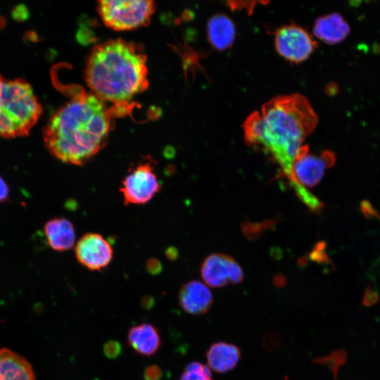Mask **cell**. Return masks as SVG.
<instances>
[{
	"mask_svg": "<svg viewBox=\"0 0 380 380\" xmlns=\"http://www.w3.org/2000/svg\"><path fill=\"white\" fill-rule=\"evenodd\" d=\"M97 8L107 27L125 31L148 25L156 6L151 0H103L98 1Z\"/></svg>",
	"mask_w": 380,
	"mask_h": 380,
	"instance_id": "5",
	"label": "cell"
},
{
	"mask_svg": "<svg viewBox=\"0 0 380 380\" xmlns=\"http://www.w3.org/2000/svg\"><path fill=\"white\" fill-rule=\"evenodd\" d=\"M209 367L218 373L232 370L241 359L239 348L229 343L217 341L212 344L206 352Z\"/></svg>",
	"mask_w": 380,
	"mask_h": 380,
	"instance_id": "16",
	"label": "cell"
},
{
	"mask_svg": "<svg viewBox=\"0 0 380 380\" xmlns=\"http://www.w3.org/2000/svg\"><path fill=\"white\" fill-rule=\"evenodd\" d=\"M178 300L186 312L197 315L209 310L213 302V296L205 284L192 280L182 286L179 291Z\"/></svg>",
	"mask_w": 380,
	"mask_h": 380,
	"instance_id": "11",
	"label": "cell"
},
{
	"mask_svg": "<svg viewBox=\"0 0 380 380\" xmlns=\"http://www.w3.org/2000/svg\"><path fill=\"white\" fill-rule=\"evenodd\" d=\"M201 274L207 285L215 288L239 284L243 279L239 264L232 257L223 253L207 256L201 265Z\"/></svg>",
	"mask_w": 380,
	"mask_h": 380,
	"instance_id": "10",
	"label": "cell"
},
{
	"mask_svg": "<svg viewBox=\"0 0 380 380\" xmlns=\"http://www.w3.org/2000/svg\"><path fill=\"white\" fill-rule=\"evenodd\" d=\"M350 32L348 23L338 13H331L319 17L313 25L314 35L330 45L343 41Z\"/></svg>",
	"mask_w": 380,
	"mask_h": 380,
	"instance_id": "13",
	"label": "cell"
},
{
	"mask_svg": "<svg viewBox=\"0 0 380 380\" xmlns=\"http://www.w3.org/2000/svg\"><path fill=\"white\" fill-rule=\"evenodd\" d=\"M325 90L328 95L331 96L335 95L338 92V88L335 83H330L327 85Z\"/></svg>",
	"mask_w": 380,
	"mask_h": 380,
	"instance_id": "24",
	"label": "cell"
},
{
	"mask_svg": "<svg viewBox=\"0 0 380 380\" xmlns=\"http://www.w3.org/2000/svg\"><path fill=\"white\" fill-rule=\"evenodd\" d=\"M274 45L279 54L293 63L305 61L317 47L312 35L303 27L286 25L277 30Z\"/></svg>",
	"mask_w": 380,
	"mask_h": 380,
	"instance_id": "7",
	"label": "cell"
},
{
	"mask_svg": "<svg viewBox=\"0 0 380 380\" xmlns=\"http://www.w3.org/2000/svg\"><path fill=\"white\" fill-rule=\"evenodd\" d=\"M179 380H213L210 367L194 361L186 365Z\"/></svg>",
	"mask_w": 380,
	"mask_h": 380,
	"instance_id": "18",
	"label": "cell"
},
{
	"mask_svg": "<svg viewBox=\"0 0 380 380\" xmlns=\"http://www.w3.org/2000/svg\"><path fill=\"white\" fill-rule=\"evenodd\" d=\"M121 345L115 341H110L103 346L104 355L110 359L118 357L121 353Z\"/></svg>",
	"mask_w": 380,
	"mask_h": 380,
	"instance_id": "19",
	"label": "cell"
},
{
	"mask_svg": "<svg viewBox=\"0 0 380 380\" xmlns=\"http://www.w3.org/2000/svg\"><path fill=\"white\" fill-rule=\"evenodd\" d=\"M10 190L8 185L0 175V204L8 201Z\"/></svg>",
	"mask_w": 380,
	"mask_h": 380,
	"instance_id": "23",
	"label": "cell"
},
{
	"mask_svg": "<svg viewBox=\"0 0 380 380\" xmlns=\"http://www.w3.org/2000/svg\"><path fill=\"white\" fill-rule=\"evenodd\" d=\"M29 15L28 10L24 5H18L13 8L12 11V17L18 21L25 20Z\"/></svg>",
	"mask_w": 380,
	"mask_h": 380,
	"instance_id": "22",
	"label": "cell"
},
{
	"mask_svg": "<svg viewBox=\"0 0 380 380\" xmlns=\"http://www.w3.org/2000/svg\"><path fill=\"white\" fill-rule=\"evenodd\" d=\"M43 229L48 246L53 250L64 252L75 246V230L69 220L53 217L46 222Z\"/></svg>",
	"mask_w": 380,
	"mask_h": 380,
	"instance_id": "12",
	"label": "cell"
},
{
	"mask_svg": "<svg viewBox=\"0 0 380 380\" xmlns=\"http://www.w3.org/2000/svg\"><path fill=\"white\" fill-rule=\"evenodd\" d=\"M144 377L145 380H160L162 371L156 365L148 366L144 371Z\"/></svg>",
	"mask_w": 380,
	"mask_h": 380,
	"instance_id": "21",
	"label": "cell"
},
{
	"mask_svg": "<svg viewBox=\"0 0 380 380\" xmlns=\"http://www.w3.org/2000/svg\"><path fill=\"white\" fill-rule=\"evenodd\" d=\"M91 93L111 102L121 113L132 98L148 86L146 56L138 44L122 39L95 46L84 68Z\"/></svg>",
	"mask_w": 380,
	"mask_h": 380,
	"instance_id": "3",
	"label": "cell"
},
{
	"mask_svg": "<svg viewBox=\"0 0 380 380\" xmlns=\"http://www.w3.org/2000/svg\"><path fill=\"white\" fill-rule=\"evenodd\" d=\"M42 112L34 90L21 78L0 75V137L6 139L28 135Z\"/></svg>",
	"mask_w": 380,
	"mask_h": 380,
	"instance_id": "4",
	"label": "cell"
},
{
	"mask_svg": "<svg viewBox=\"0 0 380 380\" xmlns=\"http://www.w3.org/2000/svg\"><path fill=\"white\" fill-rule=\"evenodd\" d=\"M236 28L232 19L224 13L212 16L207 24V36L211 46L219 51L229 48L234 43Z\"/></svg>",
	"mask_w": 380,
	"mask_h": 380,
	"instance_id": "15",
	"label": "cell"
},
{
	"mask_svg": "<svg viewBox=\"0 0 380 380\" xmlns=\"http://www.w3.org/2000/svg\"><path fill=\"white\" fill-rule=\"evenodd\" d=\"M113 113L92 93L80 91L49 118L43 130L44 145L58 160L82 165L105 146Z\"/></svg>",
	"mask_w": 380,
	"mask_h": 380,
	"instance_id": "2",
	"label": "cell"
},
{
	"mask_svg": "<svg viewBox=\"0 0 380 380\" xmlns=\"http://www.w3.org/2000/svg\"><path fill=\"white\" fill-rule=\"evenodd\" d=\"M127 342L137 353L150 356L160 346L158 329L150 323H141L131 327L127 334Z\"/></svg>",
	"mask_w": 380,
	"mask_h": 380,
	"instance_id": "14",
	"label": "cell"
},
{
	"mask_svg": "<svg viewBox=\"0 0 380 380\" xmlns=\"http://www.w3.org/2000/svg\"><path fill=\"white\" fill-rule=\"evenodd\" d=\"M74 248L77 262L89 270H103L113 260V249L111 244L99 233L84 234L77 240Z\"/></svg>",
	"mask_w": 380,
	"mask_h": 380,
	"instance_id": "8",
	"label": "cell"
},
{
	"mask_svg": "<svg viewBox=\"0 0 380 380\" xmlns=\"http://www.w3.org/2000/svg\"><path fill=\"white\" fill-rule=\"evenodd\" d=\"M161 184L151 161H144L130 168L121 182L120 191L128 205H144L160 192Z\"/></svg>",
	"mask_w": 380,
	"mask_h": 380,
	"instance_id": "6",
	"label": "cell"
},
{
	"mask_svg": "<svg viewBox=\"0 0 380 380\" xmlns=\"http://www.w3.org/2000/svg\"><path fill=\"white\" fill-rule=\"evenodd\" d=\"M279 344V336L273 332L267 333L262 338V345L263 348L268 350L272 351L276 349Z\"/></svg>",
	"mask_w": 380,
	"mask_h": 380,
	"instance_id": "20",
	"label": "cell"
},
{
	"mask_svg": "<svg viewBox=\"0 0 380 380\" xmlns=\"http://www.w3.org/2000/svg\"><path fill=\"white\" fill-rule=\"evenodd\" d=\"M318 123L308 99L299 94L278 96L245 120V141L268 155L291 183L295 160L308 152L305 139Z\"/></svg>",
	"mask_w": 380,
	"mask_h": 380,
	"instance_id": "1",
	"label": "cell"
},
{
	"mask_svg": "<svg viewBox=\"0 0 380 380\" xmlns=\"http://www.w3.org/2000/svg\"><path fill=\"white\" fill-rule=\"evenodd\" d=\"M0 380H35L31 365L21 355L0 349Z\"/></svg>",
	"mask_w": 380,
	"mask_h": 380,
	"instance_id": "17",
	"label": "cell"
},
{
	"mask_svg": "<svg viewBox=\"0 0 380 380\" xmlns=\"http://www.w3.org/2000/svg\"><path fill=\"white\" fill-rule=\"evenodd\" d=\"M335 163V156L330 151H324L320 156L305 153L299 156L292 167L290 185L293 190L298 186L312 187L319 183L327 168Z\"/></svg>",
	"mask_w": 380,
	"mask_h": 380,
	"instance_id": "9",
	"label": "cell"
}]
</instances>
